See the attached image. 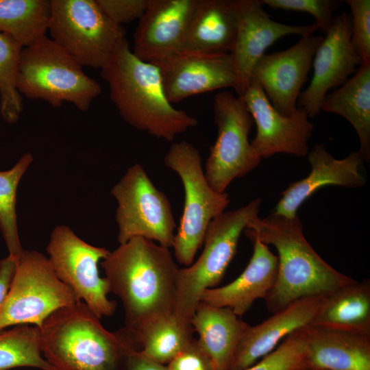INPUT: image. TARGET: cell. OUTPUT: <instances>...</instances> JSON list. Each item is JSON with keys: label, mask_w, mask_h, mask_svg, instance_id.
Returning <instances> with one entry per match:
<instances>
[{"label": "cell", "mask_w": 370, "mask_h": 370, "mask_svg": "<svg viewBox=\"0 0 370 370\" xmlns=\"http://www.w3.org/2000/svg\"><path fill=\"white\" fill-rule=\"evenodd\" d=\"M130 332L145 356L168 365L192 341L194 330L191 322L172 312L150 319Z\"/></svg>", "instance_id": "4316f807"}, {"label": "cell", "mask_w": 370, "mask_h": 370, "mask_svg": "<svg viewBox=\"0 0 370 370\" xmlns=\"http://www.w3.org/2000/svg\"><path fill=\"white\" fill-rule=\"evenodd\" d=\"M166 98L172 104L195 95L238 86L231 53L182 51L158 67Z\"/></svg>", "instance_id": "ac0fdd59"}, {"label": "cell", "mask_w": 370, "mask_h": 370, "mask_svg": "<svg viewBox=\"0 0 370 370\" xmlns=\"http://www.w3.org/2000/svg\"><path fill=\"white\" fill-rule=\"evenodd\" d=\"M50 38L82 66L101 69L126 38L96 0H51Z\"/></svg>", "instance_id": "ba28073f"}, {"label": "cell", "mask_w": 370, "mask_h": 370, "mask_svg": "<svg viewBox=\"0 0 370 370\" xmlns=\"http://www.w3.org/2000/svg\"><path fill=\"white\" fill-rule=\"evenodd\" d=\"M337 114L354 128L363 160L370 161V61L362 62L353 76L327 95L321 110Z\"/></svg>", "instance_id": "484cf974"}, {"label": "cell", "mask_w": 370, "mask_h": 370, "mask_svg": "<svg viewBox=\"0 0 370 370\" xmlns=\"http://www.w3.org/2000/svg\"><path fill=\"white\" fill-rule=\"evenodd\" d=\"M325 295L301 298L263 322L249 326L236 348L230 370L249 368L273 351L289 334L308 325Z\"/></svg>", "instance_id": "ffe728a7"}, {"label": "cell", "mask_w": 370, "mask_h": 370, "mask_svg": "<svg viewBox=\"0 0 370 370\" xmlns=\"http://www.w3.org/2000/svg\"><path fill=\"white\" fill-rule=\"evenodd\" d=\"M308 325L370 335V282L356 280L325 295Z\"/></svg>", "instance_id": "d4e9b609"}, {"label": "cell", "mask_w": 370, "mask_h": 370, "mask_svg": "<svg viewBox=\"0 0 370 370\" xmlns=\"http://www.w3.org/2000/svg\"><path fill=\"white\" fill-rule=\"evenodd\" d=\"M323 36H301L290 48L264 54L256 63L251 79L263 90L273 108L288 116L297 109L301 88L312 64L314 56Z\"/></svg>", "instance_id": "5bb4252c"}, {"label": "cell", "mask_w": 370, "mask_h": 370, "mask_svg": "<svg viewBox=\"0 0 370 370\" xmlns=\"http://www.w3.org/2000/svg\"><path fill=\"white\" fill-rule=\"evenodd\" d=\"M253 243V254L242 273L230 284L205 290L200 301L218 307L230 308L241 317L257 299H264L272 288L278 273V260L265 245L245 228Z\"/></svg>", "instance_id": "44dd1931"}, {"label": "cell", "mask_w": 370, "mask_h": 370, "mask_svg": "<svg viewBox=\"0 0 370 370\" xmlns=\"http://www.w3.org/2000/svg\"><path fill=\"white\" fill-rule=\"evenodd\" d=\"M23 48L13 38L0 33V114L8 124L17 123L23 110L16 85Z\"/></svg>", "instance_id": "4dcf8cb0"}, {"label": "cell", "mask_w": 370, "mask_h": 370, "mask_svg": "<svg viewBox=\"0 0 370 370\" xmlns=\"http://www.w3.org/2000/svg\"><path fill=\"white\" fill-rule=\"evenodd\" d=\"M16 85L29 99L42 100L53 108L68 102L82 112L102 91L99 83L47 36L23 48Z\"/></svg>", "instance_id": "5b68a950"}, {"label": "cell", "mask_w": 370, "mask_h": 370, "mask_svg": "<svg viewBox=\"0 0 370 370\" xmlns=\"http://www.w3.org/2000/svg\"><path fill=\"white\" fill-rule=\"evenodd\" d=\"M307 353L303 328L286 336L271 353L245 370H297L305 367Z\"/></svg>", "instance_id": "1f68e13d"}, {"label": "cell", "mask_w": 370, "mask_h": 370, "mask_svg": "<svg viewBox=\"0 0 370 370\" xmlns=\"http://www.w3.org/2000/svg\"><path fill=\"white\" fill-rule=\"evenodd\" d=\"M213 370H230L236 348L249 326L228 307L199 301L191 319Z\"/></svg>", "instance_id": "cb8c5ba5"}, {"label": "cell", "mask_w": 370, "mask_h": 370, "mask_svg": "<svg viewBox=\"0 0 370 370\" xmlns=\"http://www.w3.org/2000/svg\"><path fill=\"white\" fill-rule=\"evenodd\" d=\"M49 261L58 279L99 319L112 315L116 302L106 278L99 275L98 264L110 251L92 245L65 225L56 226L47 246Z\"/></svg>", "instance_id": "7c38bea8"}, {"label": "cell", "mask_w": 370, "mask_h": 370, "mask_svg": "<svg viewBox=\"0 0 370 370\" xmlns=\"http://www.w3.org/2000/svg\"><path fill=\"white\" fill-rule=\"evenodd\" d=\"M164 162L184 186L183 212L172 247L177 261L188 267L203 245L208 224L225 211L230 200L227 193H218L209 185L199 151L192 144L184 140L173 144Z\"/></svg>", "instance_id": "52a82bcc"}, {"label": "cell", "mask_w": 370, "mask_h": 370, "mask_svg": "<svg viewBox=\"0 0 370 370\" xmlns=\"http://www.w3.org/2000/svg\"><path fill=\"white\" fill-rule=\"evenodd\" d=\"M236 30V0H197L182 51L230 53Z\"/></svg>", "instance_id": "603a6c76"}, {"label": "cell", "mask_w": 370, "mask_h": 370, "mask_svg": "<svg viewBox=\"0 0 370 370\" xmlns=\"http://www.w3.org/2000/svg\"><path fill=\"white\" fill-rule=\"evenodd\" d=\"M149 0H96L105 15L114 23L121 25L139 19Z\"/></svg>", "instance_id": "e575fe53"}, {"label": "cell", "mask_w": 370, "mask_h": 370, "mask_svg": "<svg viewBox=\"0 0 370 370\" xmlns=\"http://www.w3.org/2000/svg\"><path fill=\"white\" fill-rule=\"evenodd\" d=\"M111 195L117 202L119 245L143 237L169 249L173 247L176 224L169 200L140 164L128 168L112 187Z\"/></svg>", "instance_id": "8fae6325"}, {"label": "cell", "mask_w": 370, "mask_h": 370, "mask_svg": "<svg viewBox=\"0 0 370 370\" xmlns=\"http://www.w3.org/2000/svg\"><path fill=\"white\" fill-rule=\"evenodd\" d=\"M260 2L273 10L308 13L315 19L319 31L324 34L330 27L334 17L332 14L339 4V1L331 0H260Z\"/></svg>", "instance_id": "d6a6232c"}, {"label": "cell", "mask_w": 370, "mask_h": 370, "mask_svg": "<svg viewBox=\"0 0 370 370\" xmlns=\"http://www.w3.org/2000/svg\"><path fill=\"white\" fill-rule=\"evenodd\" d=\"M261 199L256 198L236 210L223 212L208 224L204 249L190 266L179 269L173 312L191 322L202 293L217 285L234 257L240 236L258 217Z\"/></svg>", "instance_id": "8992f818"}, {"label": "cell", "mask_w": 370, "mask_h": 370, "mask_svg": "<svg viewBox=\"0 0 370 370\" xmlns=\"http://www.w3.org/2000/svg\"><path fill=\"white\" fill-rule=\"evenodd\" d=\"M256 125L251 145L262 158L276 153L304 157L308 153V141L314 130L302 108L290 115L280 113L271 105L263 90L253 79L240 95Z\"/></svg>", "instance_id": "4fadbf2b"}, {"label": "cell", "mask_w": 370, "mask_h": 370, "mask_svg": "<svg viewBox=\"0 0 370 370\" xmlns=\"http://www.w3.org/2000/svg\"><path fill=\"white\" fill-rule=\"evenodd\" d=\"M122 370H169L167 366L156 362L140 351L137 343L132 345L125 355Z\"/></svg>", "instance_id": "8d00e7d4"}, {"label": "cell", "mask_w": 370, "mask_h": 370, "mask_svg": "<svg viewBox=\"0 0 370 370\" xmlns=\"http://www.w3.org/2000/svg\"><path fill=\"white\" fill-rule=\"evenodd\" d=\"M297 370H312V369H309V368H308V367H304L300 368V369H297Z\"/></svg>", "instance_id": "f35d334b"}, {"label": "cell", "mask_w": 370, "mask_h": 370, "mask_svg": "<svg viewBox=\"0 0 370 370\" xmlns=\"http://www.w3.org/2000/svg\"><path fill=\"white\" fill-rule=\"evenodd\" d=\"M17 264L10 255L0 260V305L10 288Z\"/></svg>", "instance_id": "74e56055"}, {"label": "cell", "mask_w": 370, "mask_h": 370, "mask_svg": "<svg viewBox=\"0 0 370 370\" xmlns=\"http://www.w3.org/2000/svg\"><path fill=\"white\" fill-rule=\"evenodd\" d=\"M212 110L217 138L210 147L204 175L213 190L225 193L234 179L258 166L262 157L249 140L254 122L242 97L228 90L219 92Z\"/></svg>", "instance_id": "30bf717a"}, {"label": "cell", "mask_w": 370, "mask_h": 370, "mask_svg": "<svg viewBox=\"0 0 370 370\" xmlns=\"http://www.w3.org/2000/svg\"><path fill=\"white\" fill-rule=\"evenodd\" d=\"M101 266L110 291L122 303L129 331L173 312L180 268L169 248L134 237L110 251Z\"/></svg>", "instance_id": "6da1fadb"}, {"label": "cell", "mask_w": 370, "mask_h": 370, "mask_svg": "<svg viewBox=\"0 0 370 370\" xmlns=\"http://www.w3.org/2000/svg\"><path fill=\"white\" fill-rule=\"evenodd\" d=\"M246 228L265 245L274 246L278 254L276 279L264 299L271 312L303 297L327 295L355 281L331 267L315 251L304 236L297 215L257 217Z\"/></svg>", "instance_id": "3957f363"}, {"label": "cell", "mask_w": 370, "mask_h": 370, "mask_svg": "<svg viewBox=\"0 0 370 370\" xmlns=\"http://www.w3.org/2000/svg\"><path fill=\"white\" fill-rule=\"evenodd\" d=\"M167 368L169 370H213L208 356L194 338L168 364Z\"/></svg>", "instance_id": "d590c367"}, {"label": "cell", "mask_w": 370, "mask_h": 370, "mask_svg": "<svg viewBox=\"0 0 370 370\" xmlns=\"http://www.w3.org/2000/svg\"><path fill=\"white\" fill-rule=\"evenodd\" d=\"M16 367L54 370L42 356L35 325H17L0 330V370Z\"/></svg>", "instance_id": "f546056e"}, {"label": "cell", "mask_w": 370, "mask_h": 370, "mask_svg": "<svg viewBox=\"0 0 370 370\" xmlns=\"http://www.w3.org/2000/svg\"><path fill=\"white\" fill-rule=\"evenodd\" d=\"M49 16L50 1L0 0V33L23 47L46 36Z\"/></svg>", "instance_id": "83f0119b"}, {"label": "cell", "mask_w": 370, "mask_h": 370, "mask_svg": "<svg viewBox=\"0 0 370 370\" xmlns=\"http://www.w3.org/2000/svg\"><path fill=\"white\" fill-rule=\"evenodd\" d=\"M80 301L56 276L47 257L24 250L0 305V330L17 325L39 328L56 310Z\"/></svg>", "instance_id": "9c48e42d"}, {"label": "cell", "mask_w": 370, "mask_h": 370, "mask_svg": "<svg viewBox=\"0 0 370 370\" xmlns=\"http://www.w3.org/2000/svg\"><path fill=\"white\" fill-rule=\"evenodd\" d=\"M313 58V76L298 101L309 118L317 115L328 90L341 86L362 62L352 42L351 17L346 12L332 21Z\"/></svg>", "instance_id": "9a60e30c"}, {"label": "cell", "mask_w": 370, "mask_h": 370, "mask_svg": "<svg viewBox=\"0 0 370 370\" xmlns=\"http://www.w3.org/2000/svg\"><path fill=\"white\" fill-rule=\"evenodd\" d=\"M237 30L231 51L236 67L237 95L248 87L253 69L265 50L282 37L289 34L301 36L319 31L317 24L291 25L272 20L260 0H236Z\"/></svg>", "instance_id": "e0dca14e"}, {"label": "cell", "mask_w": 370, "mask_h": 370, "mask_svg": "<svg viewBox=\"0 0 370 370\" xmlns=\"http://www.w3.org/2000/svg\"><path fill=\"white\" fill-rule=\"evenodd\" d=\"M34 161L30 151L25 153L10 169L0 171V230L9 254L17 262L24 251L18 235L16 211L19 182Z\"/></svg>", "instance_id": "f1b7e54d"}, {"label": "cell", "mask_w": 370, "mask_h": 370, "mask_svg": "<svg viewBox=\"0 0 370 370\" xmlns=\"http://www.w3.org/2000/svg\"><path fill=\"white\" fill-rule=\"evenodd\" d=\"M44 358L54 370H122L131 332L107 330L82 301L61 308L38 328Z\"/></svg>", "instance_id": "277c9868"}, {"label": "cell", "mask_w": 370, "mask_h": 370, "mask_svg": "<svg viewBox=\"0 0 370 370\" xmlns=\"http://www.w3.org/2000/svg\"><path fill=\"white\" fill-rule=\"evenodd\" d=\"M308 160L311 166L308 176L288 185L271 214L288 218L296 217L301 204L325 186L358 188L365 184V179L359 171L363 160L358 151L339 160L334 158L324 145L317 144L308 153Z\"/></svg>", "instance_id": "d6986e66"}, {"label": "cell", "mask_w": 370, "mask_h": 370, "mask_svg": "<svg viewBox=\"0 0 370 370\" xmlns=\"http://www.w3.org/2000/svg\"><path fill=\"white\" fill-rule=\"evenodd\" d=\"M101 76L120 116L133 127L171 141L197 125L195 117L169 102L160 69L135 56L127 38L101 69Z\"/></svg>", "instance_id": "7a4b0ae2"}, {"label": "cell", "mask_w": 370, "mask_h": 370, "mask_svg": "<svg viewBox=\"0 0 370 370\" xmlns=\"http://www.w3.org/2000/svg\"><path fill=\"white\" fill-rule=\"evenodd\" d=\"M351 11L352 46L362 62L370 61V1L347 0Z\"/></svg>", "instance_id": "836d02e7"}, {"label": "cell", "mask_w": 370, "mask_h": 370, "mask_svg": "<svg viewBox=\"0 0 370 370\" xmlns=\"http://www.w3.org/2000/svg\"><path fill=\"white\" fill-rule=\"evenodd\" d=\"M305 367L312 370H370V335L306 325Z\"/></svg>", "instance_id": "7402d4cb"}, {"label": "cell", "mask_w": 370, "mask_h": 370, "mask_svg": "<svg viewBox=\"0 0 370 370\" xmlns=\"http://www.w3.org/2000/svg\"><path fill=\"white\" fill-rule=\"evenodd\" d=\"M197 0H149L133 36L132 53L158 67L182 51Z\"/></svg>", "instance_id": "2e32d148"}]
</instances>
